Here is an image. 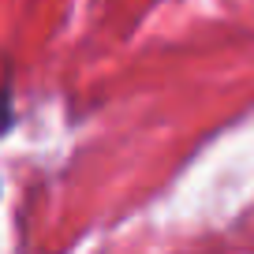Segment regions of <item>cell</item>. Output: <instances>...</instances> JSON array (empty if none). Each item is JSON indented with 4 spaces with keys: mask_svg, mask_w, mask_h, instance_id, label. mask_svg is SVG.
I'll return each instance as SVG.
<instances>
[{
    "mask_svg": "<svg viewBox=\"0 0 254 254\" xmlns=\"http://www.w3.org/2000/svg\"><path fill=\"white\" fill-rule=\"evenodd\" d=\"M11 127V94H8V86L0 90V135Z\"/></svg>",
    "mask_w": 254,
    "mask_h": 254,
    "instance_id": "6da1fadb",
    "label": "cell"
}]
</instances>
